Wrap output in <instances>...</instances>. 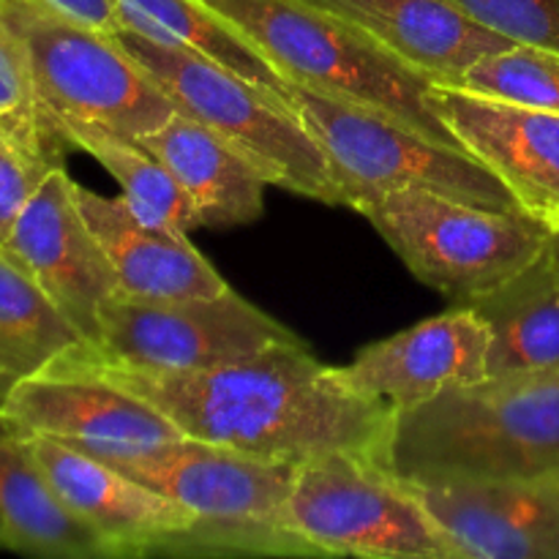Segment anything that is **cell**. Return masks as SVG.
Masks as SVG:
<instances>
[{
  "label": "cell",
  "instance_id": "cell-26",
  "mask_svg": "<svg viewBox=\"0 0 559 559\" xmlns=\"http://www.w3.org/2000/svg\"><path fill=\"white\" fill-rule=\"evenodd\" d=\"M0 131L36 162L49 167L60 164V145L44 126L25 47L3 20H0Z\"/></svg>",
  "mask_w": 559,
  "mask_h": 559
},
{
  "label": "cell",
  "instance_id": "cell-20",
  "mask_svg": "<svg viewBox=\"0 0 559 559\" xmlns=\"http://www.w3.org/2000/svg\"><path fill=\"white\" fill-rule=\"evenodd\" d=\"M491 333L489 377L559 369V238L495 293L473 300Z\"/></svg>",
  "mask_w": 559,
  "mask_h": 559
},
{
  "label": "cell",
  "instance_id": "cell-28",
  "mask_svg": "<svg viewBox=\"0 0 559 559\" xmlns=\"http://www.w3.org/2000/svg\"><path fill=\"white\" fill-rule=\"evenodd\" d=\"M49 164L27 156L16 142L0 131V243L9 238L16 216L36 191L38 180L47 175Z\"/></svg>",
  "mask_w": 559,
  "mask_h": 559
},
{
  "label": "cell",
  "instance_id": "cell-24",
  "mask_svg": "<svg viewBox=\"0 0 559 559\" xmlns=\"http://www.w3.org/2000/svg\"><path fill=\"white\" fill-rule=\"evenodd\" d=\"M60 145L85 151L96 158L123 191L131 211L147 224L189 233L197 229L194 211L175 180V175L142 145L136 136L120 134L107 126H66L58 134Z\"/></svg>",
  "mask_w": 559,
  "mask_h": 559
},
{
  "label": "cell",
  "instance_id": "cell-13",
  "mask_svg": "<svg viewBox=\"0 0 559 559\" xmlns=\"http://www.w3.org/2000/svg\"><path fill=\"white\" fill-rule=\"evenodd\" d=\"M491 333L473 306L437 314L391 338L360 349L347 366H333L355 396L404 413L459 385L489 377Z\"/></svg>",
  "mask_w": 559,
  "mask_h": 559
},
{
  "label": "cell",
  "instance_id": "cell-17",
  "mask_svg": "<svg viewBox=\"0 0 559 559\" xmlns=\"http://www.w3.org/2000/svg\"><path fill=\"white\" fill-rule=\"evenodd\" d=\"M74 197L118 276L120 293L136 298H194L229 287L186 233L142 222L123 197H104L80 183H74Z\"/></svg>",
  "mask_w": 559,
  "mask_h": 559
},
{
  "label": "cell",
  "instance_id": "cell-16",
  "mask_svg": "<svg viewBox=\"0 0 559 559\" xmlns=\"http://www.w3.org/2000/svg\"><path fill=\"white\" fill-rule=\"evenodd\" d=\"M66 508L93 530L109 557L156 555L197 519L153 486L102 459L38 435H20Z\"/></svg>",
  "mask_w": 559,
  "mask_h": 559
},
{
  "label": "cell",
  "instance_id": "cell-11",
  "mask_svg": "<svg viewBox=\"0 0 559 559\" xmlns=\"http://www.w3.org/2000/svg\"><path fill=\"white\" fill-rule=\"evenodd\" d=\"M0 420L16 435L49 437L96 459L131 456L183 440L156 407L69 355L9 385Z\"/></svg>",
  "mask_w": 559,
  "mask_h": 559
},
{
  "label": "cell",
  "instance_id": "cell-7",
  "mask_svg": "<svg viewBox=\"0 0 559 559\" xmlns=\"http://www.w3.org/2000/svg\"><path fill=\"white\" fill-rule=\"evenodd\" d=\"M0 20L25 47L44 126L58 145L66 126L142 136L175 112L115 36L76 25L36 0H0Z\"/></svg>",
  "mask_w": 559,
  "mask_h": 559
},
{
  "label": "cell",
  "instance_id": "cell-32",
  "mask_svg": "<svg viewBox=\"0 0 559 559\" xmlns=\"http://www.w3.org/2000/svg\"><path fill=\"white\" fill-rule=\"evenodd\" d=\"M555 235H557V238H559V233H555Z\"/></svg>",
  "mask_w": 559,
  "mask_h": 559
},
{
  "label": "cell",
  "instance_id": "cell-27",
  "mask_svg": "<svg viewBox=\"0 0 559 559\" xmlns=\"http://www.w3.org/2000/svg\"><path fill=\"white\" fill-rule=\"evenodd\" d=\"M448 3L511 41L559 52V0H448Z\"/></svg>",
  "mask_w": 559,
  "mask_h": 559
},
{
  "label": "cell",
  "instance_id": "cell-30",
  "mask_svg": "<svg viewBox=\"0 0 559 559\" xmlns=\"http://www.w3.org/2000/svg\"><path fill=\"white\" fill-rule=\"evenodd\" d=\"M3 396H5V385H3V382H0V402H3Z\"/></svg>",
  "mask_w": 559,
  "mask_h": 559
},
{
  "label": "cell",
  "instance_id": "cell-29",
  "mask_svg": "<svg viewBox=\"0 0 559 559\" xmlns=\"http://www.w3.org/2000/svg\"><path fill=\"white\" fill-rule=\"evenodd\" d=\"M36 3L55 11V14L66 16V20L76 22V25L107 33V36H118L123 31L118 0H36Z\"/></svg>",
  "mask_w": 559,
  "mask_h": 559
},
{
  "label": "cell",
  "instance_id": "cell-6",
  "mask_svg": "<svg viewBox=\"0 0 559 559\" xmlns=\"http://www.w3.org/2000/svg\"><path fill=\"white\" fill-rule=\"evenodd\" d=\"M415 278L459 306L533 265L555 233L535 216L469 205L431 191H374L349 202Z\"/></svg>",
  "mask_w": 559,
  "mask_h": 559
},
{
  "label": "cell",
  "instance_id": "cell-23",
  "mask_svg": "<svg viewBox=\"0 0 559 559\" xmlns=\"http://www.w3.org/2000/svg\"><path fill=\"white\" fill-rule=\"evenodd\" d=\"M82 344L87 342L80 331L0 246V382L5 391Z\"/></svg>",
  "mask_w": 559,
  "mask_h": 559
},
{
  "label": "cell",
  "instance_id": "cell-10",
  "mask_svg": "<svg viewBox=\"0 0 559 559\" xmlns=\"http://www.w3.org/2000/svg\"><path fill=\"white\" fill-rule=\"evenodd\" d=\"M295 338L233 287L194 298L115 293L98 317L102 358L140 371H202Z\"/></svg>",
  "mask_w": 559,
  "mask_h": 559
},
{
  "label": "cell",
  "instance_id": "cell-1",
  "mask_svg": "<svg viewBox=\"0 0 559 559\" xmlns=\"http://www.w3.org/2000/svg\"><path fill=\"white\" fill-rule=\"evenodd\" d=\"M66 355L156 407L189 440L284 462L322 451L388 462L396 413L347 391L298 336L202 371L129 369L91 344Z\"/></svg>",
  "mask_w": 559,
  "mask_h": 559
},
{
  "label": "cell",
  "instance_id": "cell-18",
  "mask_svg": "<svg viewBox=\"0 0 559 559\" xmlns=\"http://www.w3.org/2000/svg\"><path fill=\"white\" fill-rule=\"evenodd\" d=\"M435 82L456 85L475 60L516 41L469 20L448 0H314Z\"/></svg>",
  "mask_w": 559,
  "mask_h": 559
},
{
  "label": "cell",
  "instance_id": "cell-3",
  "mask_svg": "<svg viewBox=\"0 0 559 559\" xmlns=\"http://www.w3.org/2000/svg\"><path fill=\"white\" fill-rule=\"evenodd\" d=\"M240 27L289 82L364 104L462 147L431 98L435 80L314 0H202Z\"/></svg>",
  "mask_w": 559,
  "mask_h": 559
},
{
  "label": "cell",
  "instance_id": "cell-12",
  "mask_svg": "<svg viewBox=\"0 0 559 559\" xmlns=\"http://www.w3.org/2000/svg\"><path fill=\"white\" fill-rule=\"evenodd\" d=\"M5 251L52 298L91 347L98 344L104 304L120 293L102 243L87 227L74 197V180L60 164L47 169L16 216Z\"/></svg>",
  "mask_w": 559,
  "mask_h": 559
},
{
  "label": "cell",
  "instance_id": "cell-22",
  "mask_svg": "<svg viewBox=\"0 0 559 559\" xmlns=\"http://www.w3.org/2000/svg\"><path fill=\"white\" fill-rule=\"evenodd\" d=\"M118 11L126 31L213 60L287 98V76L235 22L202 0H118Z\"/></svg>",
  "mask_w": 559,
  "mask_h": 559
},
{
  "label": "cell",
  "instance_id": "cell-31",
  "mask_svg": "<svg viewBox=\"0 0 559 559\" xmlns=\"http://www.w3.org/2000/svg\"><path fill=\"white\" fill-rule=\"evenodd\" d=\"M0 549H3V527H0Z\"/></svg>",
  "mask_w": 559,
  "mask_h": 559
},
{
  "label": "cell",
  "instance_id": "cell-19",
  "mask_svg": "<svg viewBox=\"0 0 559 559\" xmlns=\"http://www.w3.org/2000/svg\"><path fill=\"white\" fill-rule=\"evenodd\" d=\"M136 140L175 175L189 197L197 227H238L262 216L265 186L271 183L200 120L175 109L158 129Z\"/></svg>",
  "mask_w": 559,
  "mask_h": 559
},
{
  "label": "cell",
  "instance_id": "cell-14",
  "mask_svg": "<svg viewBox=\"0 0 559 559\" xmlns=\"http://www.w3.org/2000/svg\"><path fill=\"white\" fill-rule=\"evenodd\" d=\"M404 484L456 559H559V467L484 484Z\"/></svg>",
  "mask_w": 559,
  "mask_h": 559
},
{
  "label": "cell",
  "instance_id": "cell-2",
  "mask_svg": "<svg viewBox=\"0 0 559 559\" xmlns=\"http://www.w3.org/2000/svg\"><path fill=\"white\" fill-rule=\"evenodd\" d=\"M385 467L409 484H484L559 467V369L486 377L396 413Z\"/></svg>",
  "mask_w": 559,
  "mask_h": 559
},
{
  "label": "cell",
  "instance_id": "cell-21",
  "mask_svg": "<svg viewBox=\"0 0 559 559\" xmlns=\"http://www.w3.org/2000/svg\"><path fill=\"white\" fill-rule=\"evenodd\" d=\"M0 527L3 549L33 557H109L104 540L60 502L25 440L0 420Z\"/></svg>",
  "mask_w": 559,
  "mask_h": 559
},
{
  "label": "cell",
  "instance_id": "cell-9",
  "mask_svg": "<svg viewBox=\"0 0 559 559\" xmlns=\"http://www.w3.org/2000/svg\"><path fill=\"white\" fill-rule=\"evenodd\" d=\"M284 527L311 555L456 559L418 495L353 451H322L295 464Z\"/></svg>",
  "mask_w": 559,
  "mask_h": 559
},
{
  "label": "cell",
  "instance_id": "cell-15",
  "mask_svg": "<svg viewBox=\"0 0 559 559\" xmlns=\"http://www.w3.org/2000/svg\"><path fill=\"white\" fill-rule=\"evenodd\" d=\"M431 98L459 145L508 186L524 213L559 233V115L448 82H435Z\"/></svg>",
  "mask_w": 559,
  "mask_h": 559
},
{
  "label": "cell",
  "instance_id": "cell-8",
  "mask_svg": "<svg viewBox=\"0 0 559 559\" xmlns=\"http://www.w3.org/2000/svg\"><path fill=\"white\" fill-rule=\"evenodd\" d=\"M287 98L333 164L342 205L374 191H431L469 205L516 211L519 202L464 147L442 145L364 104L287 82Z\"/></svg>",
  "mask_w": 559,
  "mask_h": 559
},
{
  "label": "cell",
  "instance_id": "cell-4",
  "mask_svg": "<svg viewBox=\"0 0 559 559\" xmlns=\"http://www.w3.org/2000/svg\"><path fill=\"white\" fill-rule=\"evenodd\" d=\"M153 486L197 519L156 555H311L284 527L295 464L200 440L102 459Z\"/></svg>",
  "mask_w": 559,
  "mask_h": 559
},
{
  "label": "cell",
  "instance_id": "cell-5",
  "mask_svg": "<svg viewBox=\"0 0 559 559\" xmlns=\"http://www.w3.org/2000/svg\"><path fill=\"white\" fill-rule=\"evenodd\" d=\"M118 44L164 91L175 109L243 153L271 186L342 205L333 164L293 102L213 60L120 31Z\"/></svg>",
  "mask_w": 559,
  "mask_h": 559
},
{
  "label": "cell",
  "instance_id": "cell-25",
  "mask_svg": "<svg viewBox=\"0 0 559 559\" xmlns=\"http://www.w3.org/2000/svg\"><path fill=\"white\" fill-rule=\"evenodd\" d=\"M456 85L464 91L559 115V52L530 47V44H513V47L475 60Z\"/></svg>",
  "mask_w": 559,
  "mask_h": 559
}]
</instances>
